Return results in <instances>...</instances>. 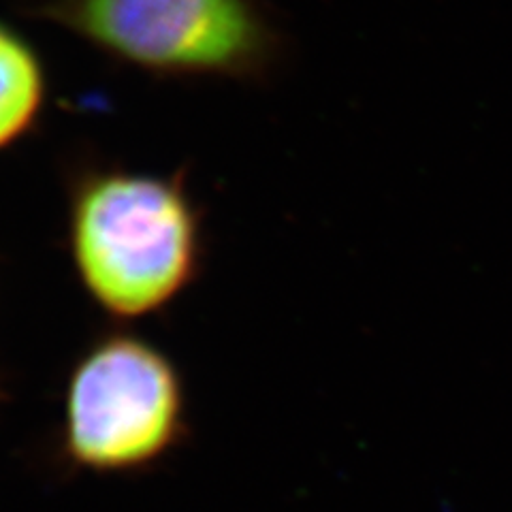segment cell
Returning a JSON list of instances; mask_svg holds the SVG:
<instances>
[{
    "label": "cell",
    "mask_w": 512,
    "mask_h": 512,
    "mask_svg": "<svg viewBox=\"0 0 512 512\" xmlns=\"http://www.w3.org/2000/svg\"><path fill=\"white\" fill-rule=\"evenodd\" d=\"M69 252L88 297L109 316H152L203 267V212L184 173L84 165L69 182Z\"/></svg>",
    "instance_id": "1"
},
{
    "label": "cell",
    "mask_w": 512,
    "mask_h": 512,
    "mask_svg": "<svg viewBox=\"0 0 512 512\" xmlns=\"http://www.w3.org/2000/svg\"><path fill=\"white\" fill-rule=\"evenodd\" d=\"M32 15L165 79L263 84L286 50L259 0H39Z\"/></svg>",
    "instance_id": "2"
},
{
    "label": "cell",
    "mask_w": 512,
    "mask_h": 512,
    "mask_svg": "<svg viewBox=\"0 0 512 512\" xmlns=\"http://www.w3.org/2000/svg\"><path fill=\"white\" fill-rule=\"evenodd\" d=\"M186 391L175 363L128 331L105 333L73 365L62 453L92 474L154 468L186 436Z\"/></svg>",
    "instance_id": "3"
},
{
    "label": "cell",
    "mask_w": 512,
    "mask_h": 512,
    "mask_svg": "<svg viewBox=\"0 0 512 512\" xmlns=\"http://www.w3.org/2000/svg\"><path fill=\"white\" fill-rule=\"evenodd\" d=\"M45 105L47 73L37 47L0 20V152L35 133Z\"/></svg>",
    "instance_id": "4"
}]
</instances>
